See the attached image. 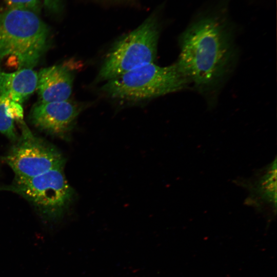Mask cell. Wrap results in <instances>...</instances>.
Returning a JSON list of instances; mask_svg holds the SVG:
<instances>
[{
	"mask_svg": "<svg viewBox=\"0 0 277 277\" xmlns=\"http://www.w3.org/2000/svg\"><path fill=\"white\" fill-rule=\"evenodd\" d=\"M73 75L64 65L43 68L37 74L36 89L41 102H61L69 100L72 91Z\"/></svg>",
	"mask_w": 277,
	"mask_h": 277,
	"instance_id": "cell-8",
	"label": "cell"
},
{
	"mask_svg": "<svg viewBox=\"0 0 277 277\" xmlns=\"http://www.w3.org/2000/svg\"><path fill=\"white\" fill-rule=\"evenodd\" d=\"M159 36L158 23L154 16H150L114 44L101 66L98 80L108 81L154 63L157 55Z\"/></svg>",
	"mask_w": 277,
	"mask_h": 277,
	"instance_id": "cell-5",
	"label": "cell"
},
{
	"mask_svg": "<svg viewBox=\"0 0 277 277\" xmlns=\"http://www.w3.org/2000/svg\"><path fill=\"white\" fill-rule=\"evenodd\" d=\"M19 124L21 134L3 157L14 176L31 177L53 169L64 168L66 160L61 151L34 134L24 121Z\"/></svg>",
	"mask_w": 277,
	"mask_h": 277,
	"instance_id": "cell-6",
	"label": "cell"
},
{
	"mask_svg": "<svg viewBox=\"0 0 277 277\" xmlns=\"http://www.w3.org/2000/svg\"><path fill=\"white\" fill-rule=\"evenodd\" d=\"M37 74L32 69L24 68L13 72L0 70V93L21 104L36 89Z\"/></svg>",
	"mask_w": 277,
	"mask_h": 277,
	"instance_id": "cell-9",
	"label": "cell"
},
{
	"mask_svg": "<svg viewBox=\"0 0 277 277\" xmlns=\"http://www.w3.org/2000/svg\"><path fill=\"white\" fill-rule=\"evenodd\" d=\"M9 99L0 93V133L13 143L17 141L19 135L15 129L14 121L7 115V106Z\"/></svg>",
	"mask_w": 277,
	"mask_h": 277,
	"instance_id": "cell-10",
	"label": "cell"
},
{
	"mask_svg": "<svg viewBox=\"0 0 277 277\" xmlns=\"http://www.w3.org/2000/svg\"><path fill=\"white\" fill-rule=\"evenodd\" d=\"M7 113L9 117L19 123L23 121L24 112L22 105L9 99L7 106Z\"/></svg>",
	"mask_w": 277,
	"mask_h": 277,
	"instance_id": "cell-12",
	"label": "cell"
},
{
	"mask_svg": "<svg viewBox=\"0 0 277 277\" xmlns=\"http://www.w3.org/2000/svg\"><path fill=\"white\" fill-rule=\"evenodd\" d=\"M83 105L69 100L53 102H40L29 115L31 123L51 135L65 138L72 129Z\"/></svg>",
	"mask_w": 277,
	"mask_h": 277,
	"instance_id": "cell-7",
	"label": "cell"
},
{
	"mask_svg": "<svg viewBox=\"0 0 277 277\" xmlns=\"http://www.w3.org/2000/svg\"><path fill=\"white\" fill-rule=\"evenodd\" d=\"M176 63L190 84L204 94L216 91L231 72L237 51L227 30L211 18L199 21L180 38Z\"/></svg>",
	"mask_w": 277,
	"mask_h": 277,
	"instance_id": "cell-1",
	"label": "cell"
},
{
	"mask_svg": "<svg viewBox=\"0 0 277 277\" xmlns=\"http://www.w3.org/2000/svg\"><path fill=\"white\" fill-rule=\"evenodd\" d=\"M189 84L176 63L161 67L153 63L107 81L102 90L113 98L140 101L180 91Z\"/></svg>",
	"mask_w": 277,
	"mask_h": 277,
	"instance_id": "cell-3",
	"label": "cell"
},
{
	"mask_svg": "<svg viewBox=\"0 0 277 277\" xmlns=\"http://www.w3.org/2000/svg\"><path fill=\"white\" fill-rule=\"evenodd\" d=\"M0 190L15 193L29 202L44 220L55 222L64 215L74 196L64 168L55 169L38 175L22 178L14 176L9 185Z\"/></svg>",
	"mask_w": 277,
	"mask_h": 277,
	"instance_id": "cell-4",
	"label": "cell"
},
{
	"mask_svg": "<svg viewBox=\"0 0 277 277\" xmlns=\"http://www.w3.org/2000/svg\"><path fill=\"white\" fill-rule=\"evenodd\" d=\"M10 9L27 10L36 12L39 0H4Z\"/></svg>",
	"mask_w": 277,
	"mask_h": 277,
	"instance_id": "cell-11",
	"label": "cell"
},
{
	"mask_svg": "<svg viewBox=\"0 0 277 277\" xmlns=\"http://www.w3.org/2000/svg\"><path fill=\"white\" fill-rule=\"evenodd\" d=\"M47 25L35 12L9 9L0 13V66L14 59L17 70L35 66L48 45Z\"/></svg>",
	"mask_w": 277,
	"mask_h": 277,
	"instance_id": "cell-2",
	"label": "cell"
},
{
	"mask_svg": "<svg viewBox=\"0 0 277 277\" xmlns=\"http://www.w3.org/2000/svg\"><path fill=\"white\" fill-rule=\"evenodd\" d=\"M46 7L50 10H56L59 4V0H44Z\"/></svg>",
	"mask_w": 277,
	"mask_h": 277,
	"instance_id": "cell-13",
	"label": "cell"
}]
</instances>
